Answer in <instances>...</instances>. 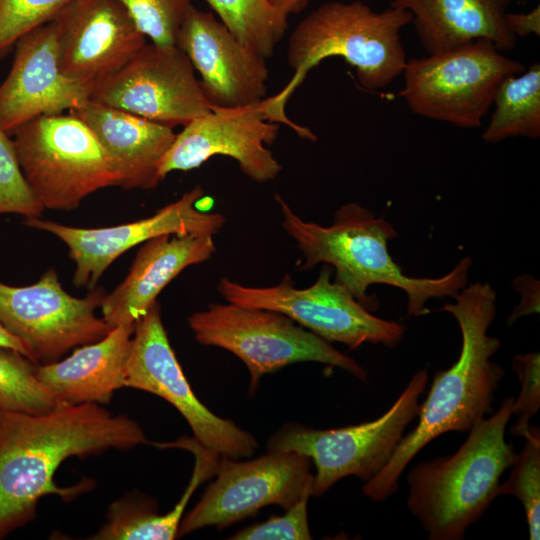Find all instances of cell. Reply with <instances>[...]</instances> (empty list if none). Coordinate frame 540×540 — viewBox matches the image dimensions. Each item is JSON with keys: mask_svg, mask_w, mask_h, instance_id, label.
I'll use <instances>...</instances> for the list:
<instances>
[{"mask_svg": "<svg viewBox=\"0 0 540 540\" xmlns=\"http://www.w3.org/2000/svg\"><path fill=\"white\" fill-rule=\"evenodd\" d=\"M147 442L138 423L97 403L45 414L0 408V537L32 520L40 498L55 494L68 500L86 488L55 484L54 474L65 459Z\"/></svg>", "mask_w": 540, "mask_h": 540, "instance_id": "1", "label": "cell"}, {"mask_svg": "<svg viewBox=\"0 0 540 540\" xmlns=\"http://www.w3.org/2000/svg\"><path fill=\"white\" fill-rule=\"evenodd\" d=\"M455 303L440 309L458 322L462 344L457 361L434 374L418 413V424L404 435L385 467L362 487L373 501H385L411 460L431 441L448 432H468L493 413L494 393L504 376L491 360L500 340L488 335L496 315V292L489 283L475 282L452 296Z\"/></svg>", "mask_w": 540, "mask_h": 540, "instance_id": "2", "label": "cell"}, {"mask_svg": "<svg viewBox=\"0 0 540 540\" xmlns=\"http://www.w3.org/2000/svg\"><path fill=\"white\" fill-rule=\"evenodd\" d=\"M275 200L282 214L285 232L295 240L302 253L299 270L314 268L319 263L336 270L335 282L345 287L368 310L376 307L367 295L373 284H385L403 290L408 299L407 315L428 313L426 302L431 298L452 297L468 281L470 257L438 278L407 276L388 252V241L396 238L394 226L383 217L358 203L342 205L334 214L333 223L323 226L300 218L278 194Z\"/></svg>", "mask_w": 540, "mask_h": 540, "instance_id": "3", "label": "cell"}, {"mask_svg": "<svg viewBox=\"0 0 540 540\" xmlns=\"http://www.w3.org/2000/svg\"><path fill=\"white\" fill-rule=\"evenodd\" d=\"M411 21L409 11L393 6L375 11L358 0L323 3L290 35L287 62L293 75L279 93L260 102L265 118L316 140L311 130L293 123L285 113L288 99L308 72L324 59L338 56L355 68L363 88H385L404 71L408 59L400 32Z\"/></svg>", "mask_w": 540, "mask_h": 540, "instance_id": "4", "label": "cell"}, {"mask_svg": "<svg viewBox=\"0 0 540 540\" xmlns=\"http://www.w3.org/2000/svg\"><path fill=\"white\" fill-rule=\"evenodd\" d=\"M514 397L469 431L458 450L420 462L407 475V507L430 540H461L498 497L503 472L516 460L505 430Z\"/></svg>", "mask_w": 540, "mask_h": 540, "instance_id": "5", "label": "cell"}, {"mask_svg": "<svg viewBox=\"0 0 540 540\" xmlns=\"http://www.w3.org/2000/svg\"><path fill=\"white\" fill-rule=\"evenodd\" d=\"M23 176L45 209L72 210L120 175L90 128L72 114L38 116L12 135Z\"/></svg>", "mask_w": 540, "mask_h": 540, "instance_id": "6", "label": "cell"}, {"mask_svg": "<svg viewBox=\"0 0 540 540\" xmlns=\"http://www.w3.org/2000/svg\"><path fill=\"white\" fill-rule=\"evenodd\" d=\"M427 382L428 369L418 370L392 406L373 421L326 430L287 423L270 437L267 450L309 457L315 466L310 490L314 497L347 476L367 482L385 467L418 416Z\"/></svg>", "mask_w": 540, "mask_h": 540, "instance_id": "7", "label": "cell"}, {"mask_svg": "<svg viewBox=\"0 0 540 540\" xmlns=\"http://www.w3.org/2000/svg\"><path fill=\"white\" fill-rule=\"evenodd\" d=\"M188 324L200 344L225 349L246 365L251 393L264 375L298 362L322 363L367 379L353 358L279 312L212 303L190 315Z\"/></svg>", "mask_w": 540, "mask_h": 540, "instance_id": "8", "label": "cell"}, {"mask_svg": "<svg viewBox=\"0 0 540 540\" xmlns=\"http://www.w3.org/2000/svg\"><path fill=\"white\" fill-rule=\"evenodd\" d=\"M525 69L492 42L477 40L407 60L401 96L416 115L459 128H477L492 107L500 83Z\"/></svg>", "mask_w": 540, "mask_h": 540, "instance_id": "9", "label": "cell"}, {"mask_svg": "<svg viewBox=\"0 0 540 540\" xmlns=\"http://www.w3.org/2000/svg\"><path fill=\"white\" fill-rule=\"evenodd\" d=\"M218 291L229 303L279 312L322 339L350 349L364 343L391 348L406 331L401 323L373 315L345 287L331 281L326 267L307 288H296L289 275L267 287L245 286L224 277Z\"/></svg>", "mask_w": 540, "mask_h": 540, "instance_id": "10", "label": "cell"}, {"mask_svg": "<svg viewBox=\"0 0 540 540\" xmlns=\"http://www.w3.org/2000/svg\"><path fill=\"white\" fill-rule=\"evenodd\" d=\"M125 387L168 401L186 419L194 438L222 457H249L258 447L250 433L212 413L195 396L170 345L157 302L134 325Z\"/></svg>", "mask_w": 540, "mask_h": 540, "instance_id": "11", "label": "cell"}, {"mask_svg": "<svg viewBox=\"0 0 540 540\" xmlns=\"http://www.w3.org/2000/svg\"><path fill=\"white\" fill-rule=\"evenodd\" d=\"M105 295L92 288L84 298L73 297L63 289L56 271L49 269L32 285L0 282V320L26 345L34 363L47 364L110 332L112 328L95 312Z\"/></svg>", "mask_w": 540, "mask_h": 540, "instance_id": "12", "label": "cell"}, {"mask_svg": "<svg viewBox=\"0 0 540 540\" xmlns=\"http://www.w3.org/2000/svg\"><path fill=\"white\" fill-rule=\"evenodd\" d=\"M311 464L296 452L268 451L244 462L221 456L215 480L182 518L178 535L209 526L224 529L269 505L291 508L310 495Z\"/></svg>", "mask_w": 540, "mask_h": 540, "instance_id": "13", "label": "cell"}, {"mask_svg": "<svg viewBox=\"0 0 540 540\" xmlns=\"http://www.w3.org/2000/svg\"><path fill=\"white\" fill-rule=\"evenodd\" d=\"M90 100L172 127L212 110L187 55L176 45L154 43L95 82Z\"/></svg>", "mask_w": 540, "mask_h": 540, "instance_id": "14", "label": "cell"}, {"mask_svg": "<svg viewBox=\"0 0 540 540\" xmlns=\"http://www.w3.org/2000/svg\"><path fill=\"white\" fill-rule=\"evenodd\" d=\"M203 196L197 185L150 217L111 227L78 228L39 218L27 219L26 224L62 240L75 263L73 283L92 289L105 270L134 246L166 234H217L225 218L198 209Z\"/></svg>", "mask_w": 540, "mask_h": 540, "instance_id": "15", "label": "cell"}, {"mask_svg": "<svg viewBox=\"0 0 540 540\" xmlns=\"http://www.w3.org/2000/svg\"><path fill=\"white\" fill-rule=\"evenodd\" d=\"M279 124L265 118L260 102L247 106L212 110L184 125L164 155L159 175L163 180L173 171L200 167L213 156L234 159L251 180H274L282 166L266 147L278 136Z\"/></svg>", "mask_w": 540, "mask_h": 540, "instance_id": "16", "label": "cell"}, {"mask_svg": "<svg viewBox=\"0 0 540 540\" xmlns=\"http://www.w3.org/2000/svg\"><path fill=\"white\" fill-rule=\"evenodd\" d=\"M52 22L61 72L90 84L120 70L146 43L120 0H72Z\"/></svg>", "mask_w": 540, "mask_h": 540, "instance_id": "17", "label": "cell"}, {"mask_svg": "<svg viewBox=\"0 0 540 540\" xmlns=\"http://www.w3.org/2000/svg\"><path fill=\"white\" fill-rule=\"evenodd\" d=\"M0 84V128L12 135L42 115L61 114L90 99L93 84L64 75L59 67L52 21L24 34Z\"/></svg>", "mask_w": 540, "mask_h": 540, "instance_id": "18", "label": "cell"}, {"mask_svg": "<svg viewBox=\"0 0 540 540\" xmlns=\"http://www.w3.org/2000/svg\"><path fill=\"white\" fill-rule=\"evenodd\" d=\"M176 46L201 76L212 106L233 108L261 102L269 71L266 59L241 44L212 13L192 6Z\"/></svg>", "mask_w": 540, "mask_h": 540, "instance_id": "19", "label": "cell"}, {"mask_svg": "<svg viewBox=\"0 0 540 540\" xmlns=\"http://www.w3.org/2000/svg\"><path fill=\"white\" fill-rule=\"evenodd\" d=\"M213 237L166 234L144 242L124 281L103 298L104 321L111 328L135 325L178 274L212 257L216 251Z\"/></svg>", "mask_w": 540, "mask_h": 540, "instance_id": "20", "label": "cell"}, {"mask_svg": "<svg viewBox=\"0 0 540 540\" xmlns=\"http://www.w3.org/2000/svg\"><path fill=\"white\" fill-rule=\"evenodd\" d=\"M69 113L96 136L119 172V186L149 190L162 181L159 166L176 137L172 126L90 99Z\"/></svg>", "mask_w": 540, "mask_h": 540, "instance_id": "21", "label": "cell"}, {"mask_svg": "<svg viewBox=\"0 0 540 540\" xmlns=\"http://www.w3.org/2000/svg\"><path fill=\"white\" fill-rule=\"evenodd\" d=\"M512 0H391L390 6L412 14L422 47L438 54L462 45L488 40L500 51H510L518 38L507 14Z\"/></svg>", "mask_w": 540, "mask_h": 540, "instance_id": "22", "label": "cell"}, {"mask_svg": "<svg viewBox=\"0 0 540 540\" xmlns=\"http://www.w3.org/2000/svg\"><path fill=\"white\" fill-rule=\"evenodd\" d=\"M133 332L134 325L116 326L61 361L37 365V378L63 406L106 404L117 389L125 387Z\"/></svg>", "mask_w": 540, "mask_h": 540, "instance_id": "23", "label": "cell"}, {"mask_svg": "<svg viewBox=\"0 0 540 540\" xmlns=\"http://www.w3.org/2000/svg\"><path fill=\"white\" fill-rule=\"evenodd\" d=\"M483 141L498 143L511 137H540V64L505 78L497 88Z\"/></svg>", "mask_w": 540, "mask_h": 540, "instance_id": "24", "label": "cell"}, {"mask_svg": "<svg viewBox=\"0 0 540 540\" xmlns=\"http://www.w3.org/2000/svg\"><path fill=\"white\" fill-rule=\"evenodd\" d=\"M245 47L267 59L288 28V16L268 0H205Z\"/></svg>", "mask_w": 540, "mask_h": 540, "instance_id": "25", "label": "cell"}, {"mask_svg": "<svg viewBox=\"0 0 540 540\" xmlns=\"http://www.w3.org/2000/svg\"><path fill=\"white\" fill-rule=\"evenodd\" d=\"M200 483V479L193 475L179 502L166 514H158L148 506L138 503H114L109 509L106 523L91 538L98 540L175 539L185 508Z\"/></svg>", "mask_w": 540, "mask_h": 540, "instance_id": "26", "label": "cell"}, {"mask_svg": "<svg viewBox=\"0 0 540 540\" xmlns=\"http://www.w3.org/2000/svg\"><path fill=\"white\" fill-rule=\"evenodd\" d=\"M36 368L22 354L0 347V408L45 414L63 406L39 381Z\"/></svg>", "mask_w": 540, "mask_h": 540, "instance_id": "27", "label": "cell"}, {"mask_svg": "<svg viewBox=\"0 0 540 540\" xmlns=\"http://www.w3.org/2000/svg\"><path fill=\"white\" fill-rule=\"evenodd\" d=\"M525 444L513 463L511 473L498 486V496H515L523 505L530 540L540 538V432L529 427Z\"/></svg>", "mask_w": 540, "mask_h": 540, "instance_id": "28", "label": "cell"}, {"mask_svg": "<svg viewBox=\"0 0 540 540\" xmlns=\"http://www.w3.org/2000/svg\"><path fill=\"white\" fill-rule=\"evenodd\" d=\"M138 29L152 43L176 45L179 30L193 0H120Z\"/></svg>", "mask_w": 540, "mask_h": 540, "instance_id": "29", "label": "cell"}, {"mask_svg": "<svg viewBox=\"0 0 540 540\" xmlns=\"http://www.w3.org/2000/svg\"><path fill=\"white\" fill-rule=\"evenodd\" d=\"M72 0H0V59L31 30L49 23Z\"/></svg>", "mask_w": 540, "mask_h": 540, "instance_id": "30", "label": "cell"}, {"mask_svg": "<svg viewBox=\"0 0 540 540\" xmlns=\"http://www.w3.org/2000/svg\"><path fill=\"white\" fill-rule=\"evenodd\" d=\"M44 208L30 190L21 171L13 140L0 128V215L38 218Z\"/></svg>", "mask_w": 540, "mask_h": 540, "instance_id": "31", "label": "cell"}, {"mask_svg": "<svg viewBox=\"0 0 540 540\" xmlns=\"http://www.w3.org/2000/svg\"><path fill=\"white\" fill-rule=\"evenodd\" d=\"M512 368L517 374L521 389L513 402V415L517 419L511 428V434L523 437L529 430L531 418L540 408V354H517L512 359Z\"/></svg>", "mask_w": 540, "mask_h": 540, "instance_id": "32", "label": "cell"}, {"mask_svg": "<svg viewBox=\"0 0 540 540\" xmlns=\"http://www.w3.org/2000/svg\"><path fill=\"white\" fill-rule=\"evenodd\" d=\"M310 495L302 497L294 506L285 510L282 516H274L267 521L247 526L233 534L235 540H309L312 539L307 516Z\"/></svg>", "mask_w": 540, "mask_h": 540, "instance_id": "33", "label": "cell"}, {"mask_svg": "<svg viewBox=\"0 0 540 540\" xmlns=\"http://www.w3.org/2000/svg\"><path fill=\"white\" fill-rule=\"evenodd\" d=\"M513 288L519 292L520 303L514 307L508 318V324L512 325L523 316L539 313V281L532 276L522 275L512 282Z\"/></svg>", "mask_w": 540, "mask_h": 540, "instance_id": "34", "label": "cell"}, {"mask_svg": "<svg viewBox=\"0 0 540 540\" xmlns=\"http://www.w3.org/2000/svg\"><path fill=\"white\" fill-rule=\"evenodd\" d=\"M507 22L511 32L517 37H527L530 34L540 35V6L537 5L527 13L508 12Z\"/></svg>", "mask_w": 540, "mask_h": 540, "instance_id": "35", "label": "cell"}, {"mask_svg": "<svg viewBox=\"0 0 540 540\" xmlns=\"http://www.w3.org/2000/svg\"><path fill=\"white\" fill-rule=\"evenodd\" d=\"M0 347L14 350L33 362L32 355L26 345L11 332L0 320Z\"/></svg>", "mask_w": 540, "mask_h": 540, "instance_id": "36", "label": "cell"}, {"mask_svg": "<svg viewBox=\"0 0 540 540\" xmlns=\"http://www.w3.org/2000/svg\"><path fill=\"white\" fill-rule=\"evenodd\" d=\"M274 7L289 16L302 11L309 0H268Z\"/></svg>", "mask_w": 540, "mask_h": 540, "instance_id": "37", "label": "cell"}]
</instances>
